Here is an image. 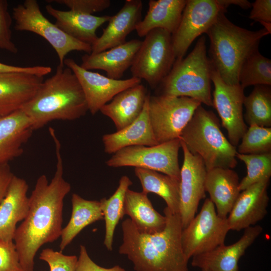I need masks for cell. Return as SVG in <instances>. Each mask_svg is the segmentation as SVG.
I'll use <instances>...</instances> for the list:
<instances>
[{
  "label": "cell",
  "mask_w": 271,
  "mask_h": 271,
  "mask_svg": "<svg viewBox=\"0 0 271 271\" xmlns=\"http://www.w3.org/2000/svg\"><path fill=\"white\" fill-rule=\"evenodd\" d=\"M50 133L55 145V174L50 182L45 175L37 179L29 197L27 215L17 227L13 240L23 271H34L38 250L61 236L64 199L71 188L63 177L60 143L55 131Z\"/></svg>",
  "instance_id": "1"
},
{
  "label": "cell",
  "mask_w": 271,
  "mask_h": 271,
  "mask_svg": "<svg viewBox=\"0 0 271 271\" xmlns=\"http://www.w3.org/2000/svg\"><path fill=\"white\" fill-rule=\"evenodd\" d=\"M166 226L160 232H140L127 218L121 224L122 243L119 254L127 256L136 271H189L182 246L183 229L179 214L164 209Z\"/></svg>",
  "instance_id": "2"
},
{
  "label": "cell",
  "mask_w": 271,
  "mask_h": 271,
  "mask_svg": "<svg viewBox=\"0 0 271 271\" xmlns=\"http://www.w3.org/2000/svg\"><path fill=\"white\" fill-rule=\"evenodd\" d=\"M34 130L55 120H73L85 115L88 106L80 84L69 68L58 65L34 96L20 109Z\"/></svg>",
  "instance_id": "3"
},
{
  "label": "cell",
  "mask_w": 271,
  "mask_h": 271,
  "mask_svg": "<svg viewBox=\"0 0 271 271\" xmlns=\"http://www.w3.org/2000/svg\"><path fill=\"white\" fill-rule=\"evenodd\" d=\"M210 39L209 59L222 80L239 84L238 76L246 59L258 50L261 39L270 34L265 28L253 31L240 27L221 14L206 33Z\"/></svg>",
  "instance_id": "4"
},
{
  "label": "cell",
  "mask_w": 271,
  "mask_h": 271,
  "mask_svg": "<svg viewBox=\"0 0 271 271\" xmlns=\"http://www.w3.org/2000/svg\"><path fill=\"white\" fill-rule=\"evenodd\" d=\"M179 138L191 154L202 159L207 171L216 168L233 169L237 164L236 147L222 133L215 114L201 105Z\"/></svg>",
  "instance_id": "5"
},
{
  "label": "cell",
  "mask_w": 271,
  "mask_h": 271,
  "mask_svg": "<svg viewBox=\"0 0 271 271\" xmlns=\"http://www.w3.org/2000/svg\"><path fill=\"white\" fill-rule=\"evenodd\" d=\"M206 38L200 37L185 57L176 59L159 86V93L196 99L213 106L211 94L213 66L207 55Z\"/></svg>",
  "instance_id": "6"
},
{
  "label": "cell",
  "mask_w": 271,
  "mask_h": 271,
  "mask_svg": "<svg viewBox=\"0 0 271 271\" xmlns=\"http://www.w3.org/2000/svg\"><path fill=\"white\" fill-rule=\"evenodd\" d=\"M232 5L243 9L251 7L246 0H187L179 25L172 34L176 59L184 58L192 42L206 33L218 17Z\"/></svg>",
  "instance_id": "7"
},
{
  "label": "cell",
  "mask_w": 271,
  "mask_h": 271,
  "mask_svg": "<svg viewBox=\"0 0 271 271\" xmlns=\"http://www.w3.org/2000/svg\"><path fill=\"white\" fill-rule=\"evenodd\" d=\"M130 67L132 77L145 80L157 88L171 70L175 60L172 34L155 29L145 37Z\"/></svg>",
  "instance_id": "8"
},
{
  "label": "cell",
  "mask_w": 271,
  "mask_h": 271,
  "mask_svg": "<svg viewBox=\"0 0 271 271\" xmlns=\"http://www.w3.org/2000/svg\"><path fill=\"white\" fill-rule=\"evenodd\" d=\"M12 18L16 30L31 32L45 39L56 51L60 66H64L65 57L71 51L91 53V45L68 36L46 18L36 0H26L15 7Z\"/></svg>",
  "instance_id": "9"
},
{
  "label": "cell",
  "mask_w": 271,
  "mask_h": 271,
  "mask_svg": "<svg viewBox=\"0 0 271 271\" xmlns=\"http://www.w3.org/2000/svg\"><path fill=\"white\" fill-rule=\"evenodd\" d=\"M201 105L199 101L187 97L150 95L149 115L158 144L179 138Z\"/></svg>",
  "instance_id": "10"
},
{
  "label": "cell",
  "mask_w": 271,
  "mask_h": 271,
  "mask_svg": "<svg viewBox=\"0 0 271 271\" xmlns=\"http://www.w3.org/2000/svg\"><path fill=\"white\" fill-rule=\"evenodd\" d=\"M181 148L179 138L153 146H129L114 153L106 164L111 168L133 167L153 170L180 180Z\"/></svg>",
  "instance_id": "11"
},
{
  "label": "cell",
  "mask_w": 271,
  "mask_h": 271,
  "mask_svg": "<svg viewBox=\"0 0 271 271\" xmlns=\"http://www.w3.org/2000/svg\"><path fill=\"white\" fill-rule=\"evenodd\" d=\"M230 230L227 218L219 216L209 198L205 200L200 212L182 229L183 252L189 260L224 244Z\"/></svg>",
  "instance_id": "12"
},
{
  "label": "cell",
  "mask_w": 271,
  "mask_h": 271,
  "mask_svg": "<svg viewBox=\"0 0 271 271\" xmlns=\"http://www.w3.org/2000/svg\"><path fill=\"white\" fill-rule=\"evenodd\" d=\"M211 79L214 86L213 106L227 131L228 141L236 147L248 128L243 115L244 89L239 84H226L213 67Z\"/></svg>",
  "instance_id": "13"
},
{
  "label": "cell",
  "mask_w": 271,
  "mask_h": 271,
  "mask_svg": "<svg viewBox=\"0 0 271 271\" xmlns=\"http://www.w3.org/2000/svg\"><path fill=\"white\" fill-rule=\"evenodd\" d=\"M181 146L184 159L180 170L179 214L184 229L195 216L200 200L206 197L207 170L202 159L191 154L181 141Z\"/></svg>",
  "instance_id": "14"
},
{
  "label": "cell",
  "mask_w": 271,
  "mask_h": 271,
  "mask_svg": "<svg viewBox=\"0 0 271 271\" xmlns=\"http://www.w3.org/2000/svg\"><path fill=\"white\" fill-rule=\"evenodd\" d=\"M64 64L77 77L83 90L88 111L94 115L119 92L141 83L134 77L114 79L82 68L72 58H65Z\"/></svg>",
  "instance_id": "15"
},
{
  "label": "cell",
  "mask_w": 271,
  "mask_h": 271,
  "mask_svg": "<svg viewBox=\"0 0 271 271\" xmlns=\"http://www.w3.org/2000/svg\"><path fill=\"white\" fill-rule=\"evenodd\" d=\"M269 180L260 181L240 192L227 217L230 230L245 229L264 218L267 213Z\"/></svg>",
  "instance_id": "16"
},
{
  "label": "cell",
  "mask_w": 271,
  "mask_h": 271,
  "mask_svg": "<svg viewBox=\"0 0 271 271\" xmlns=\"http://www.w3.org/2000/svg\"><path fill=\"white\" fill-rule=\"evenodd\" d=\"M258 225L244 229L240 239L235 243L225 244L205 253L192 257L191 265L209 271H238V262L246 250L262 233Z\"/></svg>",
  "instance_id": "17"
},
{
  "label": "cell",
  "mask_w": 271,
  "mask_h": 271,
  "mask_svg": "<svg viewBox=\"0 0 271 271\" xmlns=\"http://www.w3.org/2000/svg\"><path fill=\"white\" fill-rule=\"evenodd\" d=\"M141 0H126L121 9L110 16L102 35L92 45L91 53H98L126 42L129 34L136 30L142 20Z\"/></svg>",
  "instance_id": "18"
},
{
  "label": "cell",
  "mask_w": 271,
  "mask_h": 271,
  "mask_svg": "<svg viewBox=\"0 0 271 271\" xmlns=\"http://www.w3.org/2000/svg\"><path fill=\"white\" fill-rule=\"evenodd\" d=\"M28 187L25 180L14 175L0 204V240L13 241L17 224L27 216L29 208Z\"/></svg>",
  "instance_id": "19"
},
{
  "label": "cell",
  "mask_w": 271,
  "mask_h": 271,
  "mask_svg": "<svg viewBox=\"0 0 271 271\" xmlns=\"http://www.w3.org/2000/svg\"><path fill=\"white\" fill-rule=\"evenodd\" d=\"M142 41L132 39L107 50L96 53L86 54L82 57L80 66L84 69L104 71L107 77L121 79L130 68Z\"/></svg>",
  "instance_id": "20"
},
{
  "label": "cell",
  "mask_w": 271,
  "mask_h": 271,
  "mask_svg": "<svg viewBox=\"0 0 271 271\" xmlns=\"http://www.w3.org/2000/svg\"><path fill=\"white\" fill-rule=\"evenodd\" d=\"M43 82V77L30 74H0V116L20 109Z\"/></svg>",
  "instance_id": "21"
},
{
  "label": "cell",
  "mask_w": 271,
  "mask_h": 271,
  "mask_svg": "<svg viewBox=\"0 0 271 271\" xmlns=\"http://www.w3.org/2000/svg\"><path fill=\"white\" fill-rule=\"evenodd\" d=\"M33 131L21 109L0 116V164L8 163L21 156Z\"/></svg>",
  "instance_id": "22"
},
{
  "label": "cell",
  "mask_w": 271,
  "mask_h": 271,
  "mask_svg": "<svg viewBox=\"0 0 271 271\" xmlns=\"http://www.w3.org/2000/svg\"><path fill=\"white\" fill-rule=\"evenodd\" d=\"M149 93L143 109L131 124L115 132L104 134L102 141L104 152L113 154L125 147L133 146H153L158 145L149 115Z\"/></svg>",
  "instance_id": "23"
},
{
  "label": "cell",
  "mask_w": 271,
  "mask_h": 271,
  "mask_svg": "<svg viewBox=\"0 0 271 271\" xmlns=\"http://www.w3.org/2000/svg\"><path fill=\"white\" fill-rule=\"evenodd\" d=\"M238 174L233 169L216 168L207 171L205 188L217 214L227 218L240 193Z\"/></svg>",
  "instance_id": "24"
},
{
  "label": "cell",
  "mask_w": 271,
  "mask_h": 271,
  "mask_svg": "<svg viewBox=\"0 0 271 271\" xmlns=\"http://www.w3.org/2000/svg\"><path fill=\"white\" fill-rule=\"evenodd\" d=\"M47 13L56 20L55 24L68 36L92 45L98 37L97 29L108 22L109 16H96L72 10L62 11L50 5L46 6Z\"/></svg>",
  "instance_id": "25"
},
{
  "label": "cell",
  "mask_w": 271,
  "mask_h": 271,
  "mask_svg": "<svg viewBox=\"0 0 271 271\" xmlns=\"http://www.w3.org/2000/svg\"><path fill=\"white\" fill-rule=\"evenodd\" d=\"M149 93L146 87L141 83L116 94L99 111L112 120L116 131L120 130L139 117Z\"/></svg>",
  "instance_id": "26"
},
{
  "label": "cell",
  "mask_w": 271,
  "mask_h": 271,
  "mask_svg": "<svg viewBox=\"0 0 271 271\" xmlns=\"http://www.w3.org/2000/svg\"><path fill=\"white\" fill-rule=\"evenodd\" d=\"M187 0H150L147 13L137 25L136 31L141 37L155 29L173 34L181 21Z\"/></svg>",
  "instance_id": "27"
},
{
  "label": "cell",
  "mask_w": 271,
  "mask_h": 271,
  "mask_svg": "<svg viewBox=\"0 0 271 271\" xmlns=\"http://www.w3.org/2000/svg\"><path fill=\"white\" fill-rule=\"evenodd\" d=\"M124 214L130 217L140 232L154 233L161 231L166 226V218L157 211L148 197V194L129 189L126 192Z\"/></svg>",
  "instance_id": "28"
},
{
  "label": "cell",
  "mask_w": 271,
  "mask_h": 271,
  "mask_svg": "<svg viewBox=\"0 0 271 271\" xmlns=\"http://www.w3.org/2000/svg\"><path fill=\"white\" fill-rule=\"evenodd\" d=\"M71 203V218L61 231L60 251H62L85 227L104 219L99 201L86 200L74 193L72 195Z\"/></svg>",
  "instance_id": "29"
},
{
  "label": "cell",
  "mask_w": 271,
  "mask_h": 271,
  "mask_svg": "<svg viewBox=\"0 0 271 271\" xmlns=\"http://www.w3.org/2000/svg\"><path fill=\"white\" fill-rule=\"evenodd\" d=\"M134 174L142 186L143 192L155 193L165 201L167 207L179 214L180 180L155 171L135 168Z\"/></svg>",
  "instance_id": "30"
},
{
  "label": "cell",
  "mask_w": 271,
  "mask_h": 271,
  "mask_svg": "<svg viewBox=\"0 0 271 271\" xmlns=\"http://www.w3.org/2000/svg\"><path fill=\"white\" fill-rule=\"evenodd\" d=\"M132 182L127 176H122L114 193L108 199L103 198L100 202V208L105 223L104 244L109 251L112 250L115 228L124 214V203L126 191Z\"/></svg>",
  "instance_id": "31"
},
{
  "label": "cell",
  "mask_w": 271,
  "mask_h": 271,
  "mask_svg": "<svg viewBox=\"0 0 271 271\" xmlns=\"http://www.w3.org/2000/svg\"><path fill=\"white\" fill-rule=\"evenodd\" d=\"M243 105L246 109L244 118L249 125L271 127V88L268 85H256Z\"/></svg>",
  "instance_id": "32"
},
{
  "label": "cell",
  "mask_w": 271,
  "mask_h": 271,
  "mask_svg": "<svg viewBox=\"0 0 271 271\" xmlns=\"http://www.w3.org/2000/svg\"><path fill=\"white\" fill-rule=\"evenodd\" d=\"M239 84L244 89L251 85H271V60L258 50L244 61L238 76Z\"/></svg>",
  "instance_id": "33"
},
{
  "label": "cell",
  "mask_w": 271,
  "mask_h": 271,
  "mask_svg": "<svg viewBox=\"0 0 271 271\" xmlns=\"http://www.w3.org/2000/svg\"><path fill=\"white\" fill-rule=\"evenodd\" d=\"M236 158L242 161L247 168L246 175L239 182L240 191L260 181L270 179L271 153L246 155L237 152Z\"/></svg>",
  "instance_id": "34"
},
{
  "label": "cell",
  "mask_w": 271,
  "mask_h": 271,
  "mask_svg": "<svg viewBox=\"0 0 271 271\" xmlns=\"http://www.w3.org/2000/svg\"><path fill=\"white\" fill-rule=\"evenodd\" d=\"M237 152L257 155L271 153V127L257 125L249 126L242 136Z\"/></svg>",
  "instance_id": "35"
},
{
  "label": "cell",
  "mask_w": 271,
  "mask_h": 271,
  "mask_svg": "<svg viewBox=\"0 0 271 271\" xmlns=\"http://www.w3.org/2000/svg\"><path fill=\"white\" fill-rule=\"evenodd\" d=\"M39 258L48 263L49 271H75L78 260L76 255H65L49 248L42 251Z\"/></svg>",
  "instance_id": "36"
},
{
  "label": "cell",
  "mask_w": 271,
  "mask_h": 271,
  "mask_svg": "<svg viewBox=\"0 0 271 271\" xmlns=\"http://www.w3.org/2000/svg\"><path fill=\"white\" fill-rule=\"evenodd\" d=\"M7 0H0V49L13 54L17 53L18 48L12 40L11 16Z\"/></svg>",
  "instance_id": "37"
},
{
  "label": "cell",
  "mask_w": 271,
  "mask_h": 271,
  "mask_svg": "<svg viewBox=\"0 0 271 271\" xmlns=\"http://www.w3.org/2000/svg\"><path fill=\"white\" fill-rule=\"evenodd\" d=\"M47 2L63 5L70 10L89 15L103 11L111 4L110 0H49Z\"/></svg>",
  "instance_id": "38"
},
{
  "label": "cell",
  "mask_w": 271,
  "mask_h": 271,
  "mask_svg": "<svg viewBox=\"0 0 271 271\" xmlns=\"http://www.w3.org/2000/svg\"><path fill=\"white\" fill-rule=\"evenodd\" d=\"M0 271H23L13 241L0 240Z\"/></svg>",
  "instance_id": "39"
},
{
  "label": "cell",
  "mask_w": 271,
  "mask_h": 271,
  "mask_svg": "<svg viewBox=\"0 0 271 271\" xmlns=\"http://www.w3.org/2000/svg\"><path fill=\"white\" fill-rule=\"evenodd\" d=\"M251 8L249 19L260 23L270 33L271 0H256L251 3Z\"/></svg>",
  "instance_id": "40"
},
{
  "label": "cell",
  "mask_w": 271,
  "mask_h": 271,
  "mask_svg": "<svg viewBox=\"0 0 271 271\" xmlns=\"http://www.w3.org/2000/svg\"><path fill=\"white\" fill-rule=\"evenodd\" d=\"M75 271H126L119 265L110 268L101 267L95 263L90 257L84 245L80 246L79 255L78 257Z\"/></svg>",
  "instance_id": "41"
},
{
  "label": "cell",
  "mask_w": 271,
  "mask_h": 271,
  "mask_svg": "<svg viewBox=\"0 0 271 271\" xmlns=\"http://www.w3.org/2000/svg\"><path fill=\"white\" fill-rule=\"evenodd\" d=\"M51 71L52 68L49 66H35L22 67L8 65L0 62V74L21 73L44 77L51 73Z\"/></svg>",
  "instance_id": "42"
},
{
  "label": "cell",
  "mask_w": 271,
  "mask_h": 271,
  "mask_svg": "<svg viewBox=\"0 0 271 271\" xmlns=\"http://www.w3.org/2000/svg\"><path fill=\"white\" fill-rule=\"evenodd\" d=\"M14 175L8 163L0 164V204Z\"/></svg>",
  "instance_id": "43"
},
{
  "label": "cell",
  "mask_w": 271,
  "mask_h": 271,
  "mask_svg": "<svg viewBox=\"0 0 271 271\" xmlns=\"http://www.w3.org/2000/svg\"><path fill=\"white\" fill-rule=\"evenodd\" d=\"M202 271H209V270H204V269H202L201 270Z\"/></svg>",
  "instance_id": "44"
}]
</instances>
